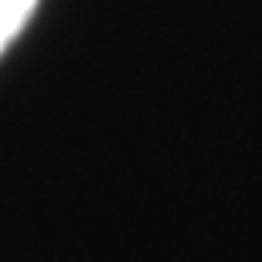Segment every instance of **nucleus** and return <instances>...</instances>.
I'll list each match as a JSON object with an SVG mask.
<instances>
[{
  "label": "nucleus",
  "instance_id": "obj_1",
  "mask_svg": "<svg viewBox=\"0 0 262 262\" xmlns=\"http://www.w3.org/2000/svg\"><path fill=\"white\" fill-rule=\"evenodd\" d=\"M34 7H38V0H0V55L31 20Z\"/></svg>",
  "mask_w": 262,
  "mask_h": 262
}]
</instances>
